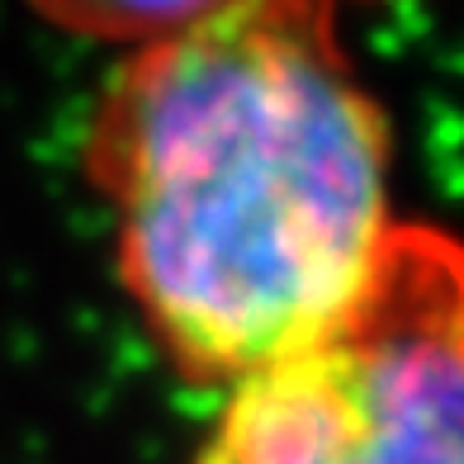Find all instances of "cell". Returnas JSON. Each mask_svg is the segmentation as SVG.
<instances>
[{"instance_id": "7a4b0ae2", "label": "cell", "mask_w": 464, "mask_h": 464, "mask_svg": "<svg viewBox=\"0 0 464 464\" xmlns=\"http://www.w3.org/2000/svg\"><path fill=\"white\" fill-rule=\"evenodd\" d=\"M459 251L398 227L365 304L232 379L199 464H464Z\"/></svg>"}, {"instance_id": "6da1fadb", "label": "cell", "mask_w": 464, "mask_h": 464, "mask_svg": "<svg viewBox=\"0 0 464 464\" xmlns=\"http://www.w3.org/2000/svg\"><path fill=\"white\" fill-rule=\"evenodd\" d=\"M119 266L166 351L242 379L342 327L398 223L389 123L327 0H223L147 44L95 129Z\"/></svg>"}, {"instance_id": "3957f363", "label": "cell", "mask_w": 464, "mask_h": 464, "mask_svg": "<svg viewBox=\"0 0 464 464\" xmlns=\"http://www.w3.org/2000/svg\"><path fill=\"white\" fill-rule=\"evenodd\" d=\"M44 5L86 34H104V38H142L157 44L166 34H180L185 24L204 19L208 10H218L223 0H44Z\"/></svg>"}]
</instances>
